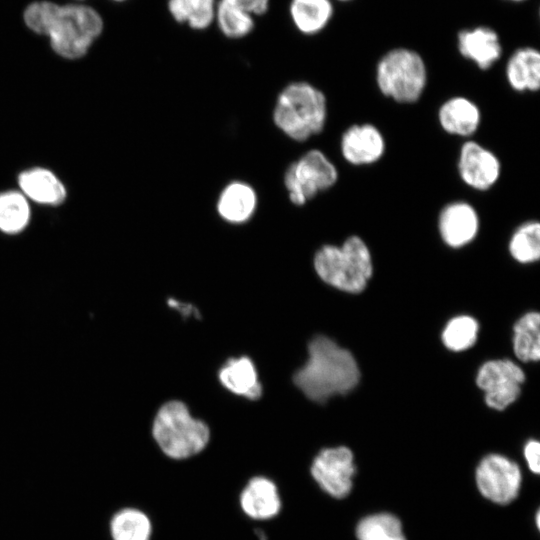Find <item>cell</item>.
Segmentation results:
<instances>
[{
  "label": "cell",
  "instance_id": "cell-1",
  "mask_svg": "<svg viewBox=\"0 0 540 540\" xmlns=\"http://www.w3.org/2000/svg\"><path fill=\"white\" fill-rule=\"evenodd\" d=\"M24 20L33 31L47 35L54 51L68 59L82 57L103 28L101 17L90 7L45 1L28 6Z\"/></svg>",
  "mask_w": 540,
  "mask_h": 540
},
{
  "label": "cell",
  "instance_id": "cell-2",
  "mask_svg": "<svg viewBox=\"0 0 540 540\" xmlns=\"http://www.w3.org/2000/svg\"><path fill=\"white\" fill-rule=\"evenodd\" d=\"M359 380L360 370L351 352L324 335L310 341L308 359L293 376L303 394L318 403L348 393Z\"/></svg>",
  "mask_w": 540,
  "mask_h": 540
},
{
  "label": "cell",
  "instance_id": "cell-3",
  "mask_svg": "<svg viewBox=\"0 0 540 540\" xmlns=\"http://www.w3.org/2000/svg\"><path fill=\"white\" fill-rule=\"evenodd\" d=\"M272 118L287 137L298 142L306 141L319 134L325 126L326 97L309 82L289 83L277 97Z\"/></svg>",
  "mask_w": 540,
  "mask_h": 540
},
{
  "label": "cell",
  "instance_id": "cell-4",
  "mask_svg": "<svg viewBox=\"0 0 540 540\" xmlns=\"http://www.w3.org/2000/svg\"><path fill=\"white\" fill-rule=\"evenodd\" d=\"M313 263L325 283L349 293L363 291L373 273L370 250L356 235L348 237L341 246H322Z\"/></svg>",
  "mask_w": 540,
  "mask_h": 540
},
{
  "label": "cell",
  "instance_id": "cell-5",
  "mask_svg": "<svg viewBox=\"0 0 540 540\" xmlns=\"http://www.w3.org/2000/svg\"><path fill=\"white\" fill-rule=\"evenodd\" d=\"M152 436L162 453L173 460H185L201 453L210 441L206 423L191 416L186 405L169 401L158 410Z\"/></svg>",
  "mask_w": 540,
  "mask_h": 540
},
{
  "label": "cell",
  "instance_id": "cell-6",
  "mask_svg": "<svg viewBox=\"0 0 540 540\" xmlns=\"http://www.w3.org/2000/svg\"><path fill=\"white\" fill-rule=\"evenodd\" d=\"M375 80L379 91L402 104L416 102L428 81V68L416 49L399 45L386 50L375 66Z\"/></svg>",
  "mask_w": 540,
  "mask_h": 540
},
{
  "label": "cell",
  "instance_id": "cell-7",
  "mask_svg": "<svg viewBox=\"0 0 540 540\" xmlns=\"http://www.w3.org/2000/svg\"><path fill=\"white\" fill-rule=\"evenodd\" d=\"M338 180V171L320 150L312 149L292 162L284 174V185L290 201L304 205L318 193L328 190Z\"/></svg>",
  "mask_w": 540,
  "mask_h": 540
},
{
  "label": "cell",
  "instance_id": "cell-8",
  "mask_svg": "<svg viewBox=\"0 0 540 540\" xmlns=\"http://www.w3.org/2000/svg\"><path fill=\"white\" fill-rule=\"evenodd\" d=\"M356 472L352 451L345 446L322 449L313 459L310 474L318 486L331 497H346Z\"/></svg>",
  "mask_w": 540,
  "mask_h": 540
},
{
  "label": "cell",
  "instance_id": "cell-9",
  "mask_svg": "<svg viewBox=\"0 0 540 540\" xmlns=\"http://www.w3.org/2000/svg\"><path fill=\"white\" fill-rule=\"evenodd\" d=\"M525 381L523 370L509 359L490 360L478 370L476 383L485 393L487 406L503 410L513 403Z\"/></svg>",
  "mask_w": 540,
  "mask_h": 540
},
{
  "label": "cell",
  "instance_id": "cell-10",
  "mask_svg": "<svg viewBox=\"0 0 540 540\" xmlns=\"http://www.w3.org/2000/svg\"><path fill=\"white\" fill-rule=\"evenodd\" d=\"M521 480L519 466L500 454L487 455L476 469L479 491L484 497L498 504H508L517 497Z\"/></svg>",
  "mask_w": 540,
  "mask_h": 540
},
{
  "label": "cell",
  "instance_id": "cell-11",
  "mask_svg": "<svg viewBox=\"0 0 540 540\" xmlns=\"http://www.w3.org/2000/svg\"><path fill=\"white\" fill-rule=\"evenodd\" d=\"M458 54L481 71L492 68L504 54V44L500 34L486 24L464 27L455 35Z\"/></svg>",
  "mask_w": 540,
  "mask_h": 540
},
{
  "label": "cell",
  "instance_id": "cell-12",
  "mask_svg": "<svg viewBox=\"0 0 540 540\" xmlns=\"http://www.w3.org/2000/svg\"><path fill=\"white\" fill-rule=\"evenodd\" d=\"M457 166L461 180L479 191L494 186L501 174L498 157L491 150L471 140L461 146Z\"/></svg>",
  "mask_w": 540,
  "mask_h": 540
},
{
  "label": "cell",
  "instance_id": "cell-13",
  "mask_svg": "<svg viewBox=\"0 0 540 540\" xmlns=\"http://www.w3.org/2000/svg\"><path fill=\"white\" fill-rule=\"evenodd\" d=\"M238 503L242 513L254 521H268L277 517L283 507L276 482L268 476L255 475L241 489Z\"/></svg>",
  "mask_w": 540,
  "mask_h": 540
},
{
  "label": "cell",
  "instance_id": "cell-14",
  "mask_svg": "<svg viewBox=\"0 0 540 540\" xmlns=\"http://www.w3.org/2000/svg\"><path fill=\"white\" fill-rule=\"evenodd\" d=\"M479 216L468 202L454 201L440 211L438 230L444 243L452 248L469 244L479 231Z\"/></svg>",
  "mask_w": 540,
  "mask_h": 540
},
{
  "label": "cell",
  "instance_id": "cell-15",
  "mask_svg": "<svg viewBox=\"0 0 540 540\" xmlns=\"http://www.w3.org/2000/svg\"><path fill=\"white\" fill-rule=\"evenodd\" d=\"M385 139L373 124H354L341 137L343 158L355 166L370 165L380 160L385 152Z\"/></svg>",
  "mask_w": 540,
  "mask_h": 540
},
{
  "label": "cell",
  "instance_id": "cell-16",
  "mask_svg": "<svg viewBox=\"0 0 540 540\" xmlns=\"http://www.w3.org/2000/svg\"><path fill=\"white\" fill-rule=\"evenodd\" d=\"M505 77L517 92H536L540 87V51L533 45L516 47L505 64Z\"/></svg>",
  "mask_w": 540,
  "mask_h": 540
},
{
  "label": "cell",
  "instance_id": "cell-17",
  "mask_svg": "<svg viewBox=\"0 0 540 540\" xmlns=\"http://www.w3.org/2000/svg\"><path fill=\"white\" fill-rule=\"evenodd\" d=\"M335 3L332 0H290L288 14L295 30L306 37L323 32L332 21Z\"/></svg>",
  "mask_w": 540,
  "mask_h": 540
},
{
  "label": "cell",
  "instance_id": "cell-18",
  "mask_svg": "<svg viewBox=\"0 0 540 540\" xmlns=\"http://www.w3.org/2000/svg\"><path fill=\"white\" fill-rule=\"evenodd\" d=\"M438 122L448 134L469 137L481 122L479 107L470 99L456 96L445 101L438 110Z\"/></svg>",
  "mask_w": 540,
  "mask_h": 540
},
{
  "label": "cell",
  "instance_id": "cell-19",
  "mask_svg": "<svg viewBox=\"0 0 540 540\" xmlns=\"http://www.w3.org/2000/svg\"><path fill=\"white\" fill-rule=\"evenodd\" d=\"M256 207V192L252 186L243 181L227 184L216 203L218 215L231 224H242L250 220Z\"/></svg>",
  "mask_w": 540,
  "mask_h": 540
},
{
  "label": "cell",
  "instance_id": "cell-20",
  "mask_svg": "<svg viewBox=\"0 0 540 540\" xmlns=\"http://www.w3.org/2000/svg\"><path fill=\"white\" fill-rule=\"evenodd\" d=\"M20 192L28 199L43 205H59L66 198V189L50 170L35 167L22 172L18 178Z\"/></svg>",
  "mask_w": 540,
  "mask_h": 540
},
{
  "label": "cell",
  "instance_id": "cell-21",
  "mask_svg": "<svg viewBox=\"0 0 540 540\" xmlns=\"http://www.w3.org/2000/svg\"><path fill=\"white\" fill-rule=\"evenodd\" d=\"M219 380L230 392L249 400H256L262 394L256 368L245 356L229 359L220 368Z\"/></svg>",
  "mask_w": 540,
  "mask_h": 540
},
{
  "label": "cell",
  "instance_id": "cell-22",
  "mask_svg": "<svg viewBox=\"0 0 540 540\" xmlns=\"http://www.w3.org/2000/svg\"><path fill=\"white\" fill-rule=\"evenodd\" d=\"M108 530L111 540H151L153 523L142 509L126 506L111 515Z\"/></svg>",
  "mask_w": 540,
  "mask_h": 540
},
{
  "label": "cell",
  "instance_id": "cell-23",
  "mask_svg": "<svg viewBox=\"0 0 540 540\" xmlns=\"http://www.w3.org/2000/svg\"><path fill=\"white\" fill-rule=\"evenodd\" d=\"M214 25L229 40L247 37L255 27V18L236 0H216Z\"/></svg>",
  "mask_w": 540,
  "mask_h": 540
},
{
  "label": "cell",
  "instance_id": "cell-24",
  "mask_svg": "<svg viewBox=\"0 0 540 540\" xmlns=\"http://www.w3.org/2000/svg\"><path fill=\"white\" fill-rule=\"evenodd\" d=\"M216 0H167V11L175 23L194 31L214 24Z\"/></svg>",
  "mask_w": 540,
  "mask_h": 540
},
{
  "label": "cell",
  "instance_id": "cell-25",
  "mask_svg": "<svg viewBox=\"0 0 540 540\" xmlns=\"http://www.w3.org/2000/svg\"><path fill=\"white\" fill-rule=\"evenodd\" d=\"M513 350L522 362L538 361L540 358V315L529 312L513 327Z\"/></svg>",
  "mask_w": 540,
  "mask_h": 540
},
{
  "label": "cell",
  "instance_id": "cell-26",
  "mask_svg": "<svg viewBox=\"0 0 540 540\" xmlns=\"http://www.w3.org/2000/svg\"><path fill=\"white\" fill-rule=\"evenodd\" d=\"M31 215L28 199L20 191L0 193V231L17 234L29 223Z\"/></svg>",
  "mask_w": 540,
  "mask_h": 540
},
{
  "label": "cell",
  "instance_id": "cell-27",
  "mask_svg": "<svg viewBox=\"0 0 540 540\" xmlns=\"http://www.w3.org/2000/svg\"><path fill=\"white\" fill-rule=\"evenodd\" d=\"M509 252L519 263L535 262L540 257V224L527 221L521 224L511 236Z\"/></svg>",
  "mask_w": 540,
  "mask_h": 540
},
{
  "label": "cell",
  "instance_id": "cell-28",
  "mask_svg": "<svg viewBox=\"0 0 540 540\" xmlns=\"http://www.w3.org/2000/svg\"><path fill=\"white\" fill-rule=\"evenodd\" d=\"M358 540H406L401 522L388 513H379L363 518L357 528Z\"/></svg>",
  "mask_w": 540,
  "mask_h": 540
},
{
  "label": "cell",
  "instance_id": "cell-29",
  "mask_svg": "<svg viewBox=\"0 0 540 540\" xmlns=\"http://www.w3.org/2000/svg\"><path fill=\"white\" fill-rule=\"evenodd\" d=\"M478 323L470 316H457L452 318L442 333L444 345L452 351H463L476 342Z\"/></svg>",
  "mask_w": 540,
  "mask_h": 540
},
{
  "label": "cell",
  "instance_id": "cell-30",
  "mask_svg": "<svg viewBox=\"0 0 540 540\" xmlns=\"http://www.w3.org/2000/svg\"><path fill=\"white\" fill-rule=\"evenodd\" d=\"M524 456L529 469L538 474L540 472V444L536 440H529L524 447Z\"/></svg>",
  "mask_w": 540,
  "mask_h": 540
},
{
  "label": "cell",
  "instance_id": "cell-31",
  "mask_svg": "<svg viewBox=\"0 0 540 540\" xmlns=\"http://www.w3.org/2000/svg\"><path fill=\"white\" fill-rule=\"evenodd\" d=\"M236 2L254 18L265 15L270 5V0H236Z\"/></svg>",
  "mask_w": 540,
  "mask_h": 540
},
{
  "label": "cell",
  "instance_id": "cell-32",
  "mask_svg": "<svg viewBox=\"0 0 540 540\" xmlns=\"http://www.w3.org/2000/svg\"><path fill=\"white\" fill-rule=\"evenodd\" d=\"M168 303L172 308L178 310L184 316H190L193 312L197 314V310L189 304H183L174 299H170Z\"/></svg>",
  "mask_w": 540,
  "mask_h": 540
},
{
  "label": "cell",
  "instance_id": "cell-33",
  "mask_svg": "<svg viewBox=\"0 0 540 540\" xmlns=\"http://www.w3.org/2000/svg\"><path fill=\"white\" fill-rule=\"evenodd\" d=\"M501 2L508 3V4H522L525 2H528L529 0H500Z\"/></svg>",
  "mask_w": 540,
  "mask_h": 540
},
{
  "label": "cell",
  "instance_id": "cell-34",
  "mask_svg": "<svg viewBox=\"0 0 540 540\" xmlns=\"http://www.w3.org/2000/svg\"><path fill=\"white\" fill-rule=\"evenodd\" d=\"M335 4H349L354 2L355 0H332Z\"/></svg>",
  "mask_w": 540,
  "mask_h": 540
},
{
  "label": "cell",
  "instance_id": "cell-35",
  "mask_svg": "<svg viewBox=\"0 0 540 540\" xmlns=\"http://www.w3.org/2000/svg\"><path fill=\"white\" fill-rule=\"evenodd\" d=\"M536 525H537L538 528L540 527V514H539V512H537V514H536Z\"/></svg>",
  "mask_w": 540,
  "mask_h": 540
},
{
  "label": "cell",
  "instance_id": "cell-36",
  "mask_svg": "<svg viewBox=\"0 0 540 540\" xmlns=\"http://www.w3.org/2000/svg\"><path fill=\"white\" fill-rule=\"evenodd\" d=\"M115 1H124V0H115Z\"/></svg>",
  "mask_w": 540,
  "mask_h": 540
}]
</instances>
